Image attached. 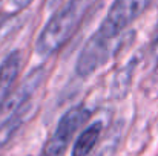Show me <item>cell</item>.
Listing matches in <instances>:
<instances>
[{"mask_svg": "<svg viewBox=\"0 0 158 156\" xmlns=\"http://www.w3.org/2000/svg\"><path fill=\"white\" fill-rule=\"evenodd\" d=\"M89 3L91 0H68L55 11L37 37L35 52L40 57L48 58L60 51L78 29Z\"/></svg>", "mask_w": 158, "mask_h": 156, "instance_id": "1", "label": "cell"}, {"mask_svg": "<svg viewBox=\"0 0 158 156\" xmlns=\"http://www.w3.org/2000/svg\"><path fill=\"white\" fill-rule=\"evenodd\" d=\"M152 2L154 0H114L95 32L107 40H118Z\"/></svg>", "mask_w": 158, "mask_h": 156, "instance_id": "2", "label": "cell"}, {"mask_svg": "<svg viewBox=\"0 0 158 156\" xmlns=\"http://www.w3.org/2000/svg\"><path fill=\"white\" fill-rule=\"evenodd\" d=\"M91 116V112L83 107L77 106L68 110L58 121L52 136L48 139L42 156H63L69 142L72 141L74 135L78 132V129L88 121Z\"/></svg>", "mask_w": 158, "mask_h": 156, "instance_id": "3", "label": "cell"}, {"mask_svg": "<svg viewBox=\"0 0 158 156\" xmlns=\"http://www.w3.org/2000/svg\"><path fill=\"white\" fill-rule=\"evenodd\" d=\"M117 40H107L100 34L94 32L78 55L75 70L80 77H88L94 74L98 67H102L106 61L110 58V55L117 49Z\"/></svg>", "mask_w": 158, "mask_h": 156, "instance_id": "4", "label": "cell"}, {"mask_svg": "<svg viewBox=\"0 0 158 156\" xmlns=\"http://www.w3.org/2000/svg\"><path fill=\"white\" fill-rule=\"evenodd\" d=\"M20 67H22V55L19 51L9 52L0 63V113L3 112L12 94L14 84L20 74Z\"/></svg>", "mask_w": 158, "mask_h": 156, "instance_id": "5", "label": "cell"}, {"mask_svg": "<svg viewBox=\"0 0 158 156\" xmlns=\"http://www.w3.org/2000/svg\"><path fill=\"white\" fill-rule=\"evenodd\" d=\"M29 110H31V104L28 101V103L12 109L9 115L6 116V119L0 122V150L14 138L19 129L25 124V119L28 118Z\"/></svg>", "mask_w": 158, "mask_h": 156, "instance_id": "6", "label": "cell"}, {"mask_svg": "<svg viewBox=\"0 0 158 156\" xmlns=\"http://www.w3.org/2000/svg\"><path fill=\"white\" fill-rule=\"evenodd\" d=\"M103 130V124L102 122H92L91 126H88L80 135L78 138L74 141L72 150H71V156H88L94 147L97 146L100 135Z\"/></svg>", "mask_w": 158, "mask_h": 156, "instance_id": "7", "label": "cell"}, {"mask_svg": "<svg viewBox=\"0 0 158 156\" xmlns=\"http://www.w3.org/2000/svg\"><path fill=\"white\" fill-rule=\"evenodd\" d=\"M32 3V0H5V8L3 11L6 14H17L28 8Z\"/></svg>", "mask_w": 158, "mask_h": 156, "instance_id": "8", "label": "cell"}, {"mask_svg": "<svg viewBox=\"0 0 158 156\" xmlns=\"http://www.w3.org/2000/svg\"><path fill=\"white\" fill-rule=\"evenodd\" d=\"M3 8H5V0H0V12H3Z\"/></svg>", "mask_w": 158, "mask_h": 156, "instance_id": "9", "label": "cell"}]
</instances>
